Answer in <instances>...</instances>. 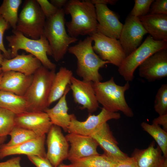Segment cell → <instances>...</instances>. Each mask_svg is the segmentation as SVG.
<instances>
[{"label":"cell","instance_id":"1","mask_svg":"<svg viewBox=\"0 0 167 167\" xmlns=\"http://www.w3.org/2000/svg\"><path fill=\"white\" fill-rule=\"evenodd\" d=\"M63 9L65 14H70L71 17V21L66 23L70 36L77 38L96 32V8L89 0H68Z\"/></svg>","mask_w":167,"mask_h":167},{"label":"cell","instance_id":"2","mask_svg":"<svg viewBox=\"0 0 167 167\" xmlns=\"http://www.w3.org/2000/svg\"><path fill=\"white\" fill-rule=\"evenodd\" d=\"M92 40L90 36L80 40L76 44L69 47L68 51L77 59L76 74L85 81L100 82L102 77L99 72L100 68L110 63L101 59L92 48Z\"/></svg>","mask_w":167,"mask_h":167},{"label":"cell","instance_id":"3","mask_svg":"<svg viewBox=\"0 0 167 167\" xmlns=\"http://www.w3.org/2000/svg\"><path fill=\"white\" fill-rule=\"evenodd\" d=\"M93 87L98 103L107 110L113 112H122L128 117L134 116L132 109L126 102L125 92L130 88L129 82L123 86L116 84L113 77L108 80L93 82Z\"/></svg>","mask_w":167,"mask_h":167},{"label":"cell","instance_id":"4","mask_svg":"<svg viewBox=\"0 0 167 167\" xmlns=\"http://www.w3.org/2000/svg\"><path fill=\"white\" fill-rule=\"evenodd\" d=\"M13 34L6 37L11 48V57L18 54L20 49L25 50L37 58L42 65L49 70H55L56 65L49 59L47 55L52 56L51 47L44 34L38 39L28 38L16 30H13Z\"/></svg>","mask_w":167,"mask_h":167},{"label":"cell","instance_id":"5","mask_svg":"<svg viewBox=\"0 0 167 167\" xmlns=\"http://www.w3.org/2000/svg\"><path fill=\"white\" fill-rule=\"evenodd\" d=\"M65 13L63 8L59 9L52 16L47 18L43 34L51 47L54 60L58 62L62 59L72 43L78 40L70 36L65 27Z\"/></svg>","mask_w":167,"mask_h":167},{"label":"cell","instance_id":"6","mask_svg":"<svg viewBox=\"0 0 167 167\" xmlns=\"http://www.w3.org/2000/svg\"><path fill=\"white\" fill-rule=\"evenodd\" d=\"M55 70H49L42 65L33 75L30 85L24 95L30 111H44L48 102Z\"/></svg>","mask_w":167,"mask_h":167},{"label":"cell","instance_id":"7","mask_svg":"<svg viewBox=\"0 0 167 167\" xmlns=\"http://www.w3.org/2000/svg\"><path fill=\"white\" fill-rule=\"evenodd\" d=\"M167 49V41H156L150 35L135 50L126 56L118 67L120 75L126 82L134 79L135 70L146 59L157 52Z\"/></svg>","mask_w":167,"mask_h":167},{"label":"cell","instance_id":"8","mask_svg":"<svg viewBox=\"0 0 167 167\" xmlns=\"http://www.w3.org/2000/svg\"><path fill=\"white\" fill-rule=\"evenodd\" d=\"M46 17L36 0H25L18 15L16 30L38 39L43 34Z\"/></svg>","mask_w":167,"mask_h":167},{"label":"cell","instance_id":"9","mask_svg":"<svg viewBox=\"0 0 167 167\" xmlns=\"http://www.w3.org/2000/svg\"><path fill=\"white\" fill-rule=\"evenodd\" d=\"M90 36L94 41L95 52L102 60L118 67L126 57L119 40L97 32Z\"/></svg>","mask_w":167,"mask_h":167},{"label":"cell","instance_id":"10","mask_svg":"<svg viewBox=\"0 0 167 167\" xmlns=\"http://www.w3.org/2000/svg\"><path fill=\"white\" fill-rule=\"evenodd\" d=\"M120 118L119 113L108 111L103 108L98 114H90L84 121L78 120L75 115L72 114L67 132L91 136L109 120L118 119Z\"/></svg>","mask_w":167,"mask_h":167},{"label":"cell","instance_id":"11","mask_svg":"<svg viewBox=\"0 0 167 167\" xmlns=\"http://www.w3.org/2000/svg\"><path fill=\"white\" fill-rule=\"evenodd\" d=\"M147 33L139 17L129 14L123 25L119 39L126 56L140 45L143 36Z\"/></svg>","mask_w":167,"mask_h":167},{"label":"cell","instance_id":"12","mask_svg":"<svg viewBox=\"0 0 167 167\" xmlns=\"http://www.w3.org/2000/svg\"><path fill=\"white\" fill-rule=\"evenodd\" d=\"M46 158L53 167L67 158L69 144L60 127L52 125L47 133Z\"/></svg>","mask_w":167,"mask_h":167},{"label":"cell","instance_id":"13","mask_svg":"<svg viewBox=\"0 0 167 167\" xmlns=\"http://www.w3.org/2000/svg\"><path fill=\"white\" fill-rule=\"evenodd\" d=\"M65 136L70 146L67 159L71 163L99 155L97 151L98 144L91 136L68 133Z\"/></svg>","mask_w":167,"mask_h":167},{"label":"cell","instance_id":"14","mask_svg":"<svg viewBox=\"0 0 167 167\" xmlns=\"http://www.w3.org/2000/svg\"><path fill=\"white\" fill-rule=\"evenodd\" d=\"M139 67V76L151 82L167 76V49L159 50L146 59Z\"/></svg>","mask_w":167,"mask_h":167},{"label":"cell","instance_id":"15","mask_svg":"<svg viewBox=\"0 0 167 167\" xmlns=\"http://www.w3.org/2000/svg\"><path fill=\"white\" fill-rule=\"evenodd\" d=\"M69 86L72 91L74 101L81 106V109H86L90 113L97 110L99 103L92 82L81 80L73 76Z\"/></svg>","mask_w":167,"mask_h":167},{"label":"cell","instance_id":"16","mask_svg":"<svg viewBox=\"0 0 167 167\" xmlns=\"http://www.w3.org/2000/svg\"><path fill=\"white\" fill-rule=\"evenodd\" d=\"M98 21L97 32L107 37L119 39L123 26L117 15L107 5L97 4L94 5Z\"/></svg>","mask_w":167,"mask_h":167},{"label":"cell","instance_id":"17","mask_svg":"<svg viewBox=\"0 0 167 167\" xmlns=\"http://www.w3.org/2000/svg\"><path fill=\"white\" fill-rule=\"evenodd\" d=\"M15 125L33 132L37 137L47 133L53 125L44 111H30L16 115Z\"/></svg>","mask_w":167,"mask_h":167},{"label":"cell","instance_id":"18","mask_svg":"<svg viewBox=\"0 0 167 167\" xmlns=\"http://www.w3.org/2000/svg\"><path fill=\"white\" fill-rule=\"evenodd\" d=\"M91 136L103 149V154L113 161L116 162L129 156L118 146V143L113 135L107 122Z\"/></svg>","mask_w":167,"mask_h":167},{"label":"cell","instance_id":"19","mask_svg":"<svg viewBox=\"0 0 167 167\" xmlns=\"http://www.w3.org/2000/svg\"><path fill=\"white\" fill-rule=\"evenodd\" d=\"M45 135L12 147L0 145V159L12 155L24 154L27 156L35 155L46 158L45 148Z\"/></svg>","mask_w":167,"mask_h":167},{"label":"cell","instance_id":"20","mask_svg":"<svg viewBox=\"0 0 167 167\" xmlns=\"http://www.w3.org/2000/svg\"><path fill=\"white\" fill-rule=\"evenodd\" d=\"M42 65L40 61L31 54H18L13 58H4L1 65L2 72L13 71L25 75H33Z\"/></svg>","mask_w":167,"mask_h":167},{"label":"cell","instance_id":"21","mask_svg":"<svg viewBox=\"0 0 167 167\" xmlns=\"http://www.w3.org/2000/svg\"><path fill=\"white\" fill-rule=\"evenodd\" d=\"M33 75H28L13 71L3 72L0 90L24 96L32 82Z\"/></svg>","mask_w":167,"mask_h":167},{"label":"cell","instance_id":"22","mask_svg":"<svg viewBox=\"0 0 167 167\" xmlns=\"http://www.w3.org/2000/svg\"><path fill=\"white\" fill-rule=\"evenodd\" d=\"M152 142L146 148H136L131 154L138 167H162L165 159L159 147Z\"/></svg>","mask_w":167,"mask_h":167},{"label":"cell","instance_id":"23","mask_svg":"<svg viewBox=\"0 0 167 167\" xmlns=\"http://www.w3.org/2000/svg\"><path fill=\"white\" fill-rule=\"evenodd\" d=\"M139 18L154 39L167 41V15L148 14Z\"/></svg>","mask_w":167,"mask_h":167},{"label":"cell","instance_id":"24","mask_svg":"<svg viewBox=\"0 0 167 167\" xmlns=\"http://www.w3.org/2000/svg\"><path fill=\"white\" fill-rule=\"evenodd\" d=\"M70 90L68 85L56 105L44 111L48 115L53 125L62 128L66 132H67L72 116V114H70L68 113L69 108L66 100L67 95Z\"/></svg>","mask_w":167,"mask_h":167},{"label":"cell","instance_id":"25","mask_svg":"<svg viewBox=\"0 0 167 167\" xmlns=\"http://www.w3.org/2000/svg\"><path fill=\"white\" fill-rule=\"evenodd\" d=\"M73 76L71 70L64 67L60 68L53 82L48 100V107L63 96L67 87L70 84Z\"/></svg>","mask_w":167,"mask_h":167},{"label":"cell","instance_id":"26","mask_svg":"<svg viewBox=\"0 0 167 167\" xmlns=\"http://www.w3.org/2000/svg\"><path fill=\"white\" fill-rule=\"evenodd\" d=\"M0 107L16 115L30 112L28 104L24 96L0 90Z\"/></svg>","mask_w":167,"mask_h":167},{"label":"cell","instance_id":"27","mask_svg":"<svg viewBox=\"0 0 167 167\" xmlns=\"http://www.w3.org/2000/svg\"><path fill=\"white\" fill-rule=\"evenodd\" d=\"M21 0H4L0 6V15L12 28L15 30L18 19V11Z\"/></svg>","mask_w":167,"mask_h":167},{"label":"cell","instance_id":"28","mask_svg":"<svg viewBox=\"0 0 167 167\" xmlns=\"http://www.w3.org/2000/svg\"><path fill=\"white\" fill-rule=\"evenodd\" d=\"M116 163L103 154L84 158L64 165L65 167H114Z\"/></svg>","mask_w":167,"mask_h":167},{"label":"cell","instance_id":"29","mask_svg":"<svg viewBox=\"0 0 167 167\" xmlns=\"http://www.w3.org/2000/svg\"><path fill=\"white\" fill-rule=\"evenodd\" d=\"M141 126L143 129L154 139L163 155L167 158V131L159 125L153 123L150 124L143 122L141 123Z\"/></svg>","mask_w":167,"mask_h":167},{"label":"cell","instance_id":"30","mask_svg":"<svg viewBox=\"0 0 167 167\" xmlns=\"http://www.w3.org/2000/svg\"><path fill=\"white\" fill-rule=\"evenodd\" d=\"M11 139L6 143H2L5 147L16 146L37 137L32 131L15 125L9 134Z\"/></svg>","mask_w":167,"mask_h":167},{"label":"cell","instance_id":"31","mask_svg":"<svg viewBox=\"0 0 167 167\" xmlns=\"http://www.w3.org/2000/svg\"><path fill=\"white\" fill-rule=\"evenodd\" d=\"M16 114L0 107V137L7 136L15 125Z\"/></svg>","mask_w":167,"mask_h":167},{"label":"cell","instance_id":"32","mask_svg":"<svg viewBox=\"0 0 167 167\" xmlns=\"http://www.w3.org/2000/svg\"><path fill=\"white\" fill-rule=\"evenodd\" d=\"M154 108L159 115L167 113V84H162L155 96Z\"/></svg>","mask_w":167,"mask_h":167},{"label":"cell","instance_id":"33","mask_svg":"<svg viewBox=\"0 0 167 167\" xmlns=\"http://www.w3.org/2000/svg\"><path fill=\"white\" fill-rule=\"evenodd\" d=\"M154 0H135L134 6L130 15L139 17L149 13L150 8Z\"/></svg>","mask_w":167,"mask_h":167},{"label":"cell","instance_id":"34","mask_svg":"<svg viewBox=\"0 0 167 167\" xmlns=\"http://www.w3.org/2000/svg\"><path fill=\"white\" fill-rule=\"evenodd\" d=\"M148 14L167 15V0H154L151 4Z\"/></svg>","mask_w":167,"mask_h":167},{"label":"cell","instance_id":"35","mask_svg":"<svg viewBox=\"0 0 167 167\" xmlns=\"http://www.w3.org/2000/svg\"><path fill=\"white\" fill-rule=\"evenodd\" d=\"M10 25L0 15V50L7 59H10L11 57L10 51L6 50L5 48L3 42V36L4 32L8 29Z\"/></svg>","mask_w":167,"mask_h":167},{"label":"cell","instance_id":"36","mask_svg":"<svg viewBox=\"0 0 167 167\" xmlns=\"http://www.w3.org/2000/svg\"><path fill=\"white\" fill-rule=\"evenodd\" d=\"M47 18L55 15L58 10L47 0H36Z\"/></svg>","mask_w":167,"mask_h":167},{"label":"cell","instance_id":"37","mask_svg":"<svg viewBox=\"0 0 167 167\" xmlns=\"http://www.w3.org/2000/svg\"><path fill=\"white\" fill-rule=\"evenodd\" d=\"M27 157L36 167H53L47 158L35 155H29Z\"/></svg>","mask_w":167,"mask_h":167},{"label":"cell","instance_id":"38","mask_svg":"<svg viewBox=\"0 0 167 167\" xmlns=\"http://www.w3.org/2000/svg\"><path fill=\"white\" fill-rule=\"evenodd\" d=\"M114 167H138L133 158L128 156L124 159L116 162Z\"/></svg>","mask_w":167,"mask_h":167},{"label":"cell","instance_id":"39","mask_svg":"<svg viewBox=\"0 0 167 167\" xmlns=\"http://www.w3.org/2000/svg\"><path fill=\"white\" fill-rule=\"evenodd\" d=\"M20 157H12L7 161L0 162V167H21L20 165Z\"/></svg>","mask_w":167,"mask_h":167},{"label":"cell","instance_id":"40","mask_svg":"<svg viewBox=\"0 0 167 167\" xmlns=\"http://www.w3.org/2000/svg\"><path fill=\"white\" fill-rule=\"evenodd\" d=\"M152 123L161 125L163 127V129L167 131V113L159 115V116L155 118L152 121Z\"/></svg>","mask_w":167,"mask_h":167},{"label":"cell","instance_id":"41","mask_svg":"<svg viewBox=\"0 0 167 167\" xmlns=\"http://www.w3.org/2000/svg\"><path fill=\"white\" fill-rule=\"evenodd\" d=\"M67 0H51L50 2L58 9L63 8L67 4Z\"/></svg>","mask_w":167,"mask_h":167},{"label":"cell","instance_id":"42","mask_svg":"<svg viewBox=\"0 0 167 167\" xmlns=\"http://www.w3.org/2000/svg\"><path fill=\"white\" fill-rule=\"evenodd\" d=\"M90 2L93 5L97 4H101L107 5L110 4L114 5L117 2L116 0H89Z\"/></svg>","mask_w":167,"mask_h":167},{"label":"cell","instance_id":"43","mask_svg":"<svg viewBox=\"0 0 167 167\" xmlns=\"http://www.w3.org/2000/svg\"><path fill=\"white\" fill-rule=\"evenodd\" d=\"M2 52L0 50V75L2 73L1 68V65L4 58V56L2 54Z\"/></svg>","mask_w":167,"mask_h":167},{"label":"cell","instance_id":"44","mask_svg":"<svg viewBox=\"0 0 167 167\" xmlns=\"http://www.w3.org/2000/svg\"><path fill=\"white\" fill-rule=\"evenodd\" d=\"M6 138V137H0V145L3 143V142L5 141Z\"/></svg>","mask_w":167,"mask_h":167},{"label":"cell","instance_id":"45","mask_svg":"<svg viewBox=\"0 0 167 167\" xmlns=\"http://www.w3.org/2000/svg\"><path fill=\"white\" fill-rule=\"evenodd\" d=\"M162 167H167V158L165 159Z\"/></svg>","mask_w":167,"mask_h":167},{"label":"cell","instance_id":"46","mask_svg":"<svg viewBox=\"0 0 167 167\" xmlns=\"http://www.w3.org/2000/svg\"><path fill=\"white\" fill-rule=\"evenodd\" d=\"M2 75H3V72L2 74H1L0 75V84H1V80H2Z\"/></svg>","mask_w":167,"mask_h":167},{"label":"cell","instance_id":"47","mask_svg":"<svg viewBox=\"0 0 167 167\" xmlns=\"http://www.w3.org/2000/svg\"><path fill=\"white\" fill-rule=\"evenodd\" d=\"M57 167H65L64 166L63 164V165L60 164Z\"/></svg>","mask_w":167,"mask_h":167}]
</instances>
